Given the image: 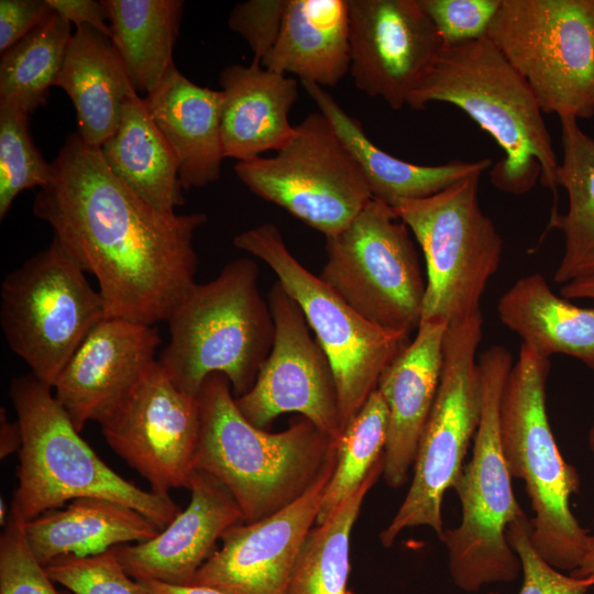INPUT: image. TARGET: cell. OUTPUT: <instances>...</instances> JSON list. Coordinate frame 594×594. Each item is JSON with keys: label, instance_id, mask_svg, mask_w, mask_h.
<instances>
[{"label": "cell", "instance_id": "cell-49", "mask_svg": "<svg viewBox=\"0 0 594 594\" xmlns=\"http://www.w3.org/2000/svg\"><path fill=\"white\" fill-rule=\"evenodd\" d=\"M487 594H501L498 592H488Z\"/></svg>", "mask_w": 594, "mask_h": 594}, {"label": "cell", "instance_id": "cell-18", "mask_svg": "<svg viewBox=\"0 0 594 594\" xmlns=\"http://www.w3.org/2000/svg\"><path fill=\"white\" fill-rule=\"evenodd\" d=\"M350 73L392 109L408 105L439 55L441 40L418 0H348Z\"/></svg>", "mask_w": 594, "mask_h": 594}, {"label": "cell", "instance_id": "cell-38", "mask_svg": "<svg viewBox=\"0 0 594 594\" xmlns=\"http://www.w3.org/2000/svg\"><path fill=\"white\" fill-rule=\"evenodd\" d=\"M531 532L526 514L506 530L508 543L521 564L522 585L518 594H587L594 581L564 574L548 563L535 549Z\"/></svg>", "mask_w": 594, "mask_h": 594}, {"label": "cell", "instance_id": "cell-27", "mask_svg": "<svg viewBox=\"0 0 594 594\" xmlns=\"http://www.w3.org/2000/svg\"><path fill=\"white\" fill-rule=\"evenodd\" d=\"M161 530L138 510L100 497H79L25 521L29 546L43 566L64 556H92L146 541Z\"/></svg>", "mask_w": 594, "mask_h": 594}, {"label": "cell", "instance_id": "cell-24", "mask_svg": "<svg viewBox=\"0 0 594 594\" xmlns=\"http://www.w3.org/2000/svg\"><path fill=\"white\" fill-rule=\"evenodd\" d=\"M301 85L356 161L372 197L389 206L400 200L429 197L492 167L490 158L457 160L440 165H421L397 158L373 143L361 122L323 87L314 82Z\"/></svg>", "mask_w": 594, "mask_h": 594}, {"label": "cell", "instance_id": "cell-3", "mask_svg": "<svg viewBox=\"0 0 594 594\" xmlns=\"http://www.w3.org/2000/svg\"><path fill=\"white\" fill-rule=\"evenodd\" d=\"M197 398L194 469L229 491L244 522L266 518L300 497L336 451V441L306 418L274 433L252 425L222 374L209 375Z\"/></svg>", "mask_w": 594, "mask_h": 594}, {"label": "cell", "instance_id": "cell-44", "mask_svg": "<svg viewBox=\"0 0 594 594\" xmlns=\"http://www.w3.org/2000/svg\"><path fill=\"white\" fill-rule=\"evenodd\" d=\"M22 446V433L19 421L12 422L7 416L6 409L0 411V457L7 458Z\"/></svg>", "mask_w": 594, "mask_h": 594}, {"label": "cell", "instance_id": "cell-28", "mask_svg": "<svg viewBox=\"0 0 594 594\" xmlns=\"http://www.w3.org/2000/svg\"><path fill=\"white\" fill-rule=\"evenodd\" d=\"M497 314L536 353L565 354L594 370V308L559 297L541 274L518 278L499 297Z\"/></svg>", "mask_w": 594, "mask_h": 594}, {"label": "cell", "instance_id": "cell-13", "mask_svg": "<svg viewBox=\"0 0 594 594\" xmlns=\"http://www.w3.org/2000/svg\"><path fill=\"white\" fill-rule=\"evenodd\" d=\"M320 278L373 324L409 334L422 314L426 282L408 227L372 198L339 233L326 238Z\"/></svg>", "mask_w": 594, "mask_h": 594}, {"label": "cell", "instance_id": "cell-6", "mask_svg": "<svg viewBox=\"0 0 594 594\" xmlns=\"http://www.w3.org/2000/svg\"><path fill=\"white\" fill-rule=\"evenodd\" d=\"M551 363L521 344L504 384L499 404L503 455L512 477L524 481L535 514L531 541L552 566L569 573L578 568L588 530L571 509L581 479L557 444L547 411Z\"/></svg>", "mask_w": 594, "mask_h": 594}, {"label": "cell", "instance_id": "cell-7", "mask_svg": "<svg viewBox=\"0 0 594 594\" xmlns=\"http://www.w3.org/2000/svg\"><path fill=\"white\" fill-rule=\"evenodd\" d=\"M477 363L482 382L480 424L472 457L452 488L460 499L461 521L446 529L441 540L451 579L468 593L517 579L521 564L506 530L525 515L514 495L499 435V404L513 355L503 345H492Z\"/></svg>", "mask_w": 594, "mask_h": 594}, {"label": "cell", "instance_id": "cell-8", "mask_svg": "<svg viewBox=\"0 0 594 594\" xmlns=\"http://www.w3.org/2000/svg\"><path fill=\"white\" fill-rule=\"evenodd\" d=\"M483 337L482 311L448 324L437 396L422 430L409 490L380 539L385 548L418 526L442 540V501L462 473L482 411V382L476 351Z\"/></svg>", "mask_w": 594, "mask_h": 594}, {"label": "cell", "instance_id": "cell-34", "mask_svg": "<svg viewBox=\"0 0 594 594\" xmlns=\"http://www.w3.org/2000/svg\"><path fill=\"white\" fill-rule=\"evenodd\" d=\"M387 428L388 409L376 389L334 440L337 461L316 524L326 520L383 459Z\"/></svg>", "mask_w": 594, "mask_h": 594}, {"label": "cell", "instance_id": "cell-23", "mask_svg": "<svg viewBox=\"0 0 594 594\" xmlns=\"http://www.w3.org/2000/svg\"><path fill=\"white\" fill-rule=\"evenodd\" d=\"M223 103L221 140L224 157L248 161L277 152L295 135L288 119L298 98V82L252 61L220 74Z\"/></svg>", "mask_w": 594, "mask_h": 594}, {"label": "cell", "instance_id": "cell-48", "mask_svg": "<svg viewBox=\"0 0 594 594\" xmlns=\"http://www.w3.org/2000/svg\"><path fill=\"white\" fill-rule=\"evenodd\" d=\"M587 442H588L590 451L594 455V422L588 430Z\"/></svg>", "mask_w": 594, "mask_h": 594}, {"label": "cell", "instance_id": "cell-10", "mask_svg": "<svg viewBox=\"0 0 594 594\" xmlns=\"http://www.w3.org/2000/svg\"><path fill=\"white\" fill-rule=\"evenodd\" d=\"M85 274L53 238L1 284L6 340L31 373L51 387L89 331L107 317L99 292Z\"/></svg>", "mask_w": 594, "mask_h": 594}, {"label": "cell", "instance_id": "cell-20", "mask_svg": "<svg viewBox=\"0 0 594 594\" xmlns=\"http://www.w3.org/2000/svg\"><path fill=\"white\" fill-rule=\"evenodd\" d=\"M187 488L188 506L157 536L116 547L133 579L189 584L223 534L244 521L233 496L211 475L194 471Z\"/></svg>", "mask_w": 594, "mask_h": 594}, {"label": "cell", "instance_id": "cell-33", "mask_svg": "<svg viewBox=\"0 0 594 594\" xmlns=\"http://www.w3.org/2000/svg\"><path fill=\"white\" fill-rule=\"evenodd\" d=\"M72 23L52 11L36 28L1 53L0 107L28 114L46 105L72 38Z\"/></svg>", "mask_w": 594, "mask_h": 594}, {"label": "cell", "instance_id": "cell-42", "mask_svg": "<svg viewBox=\"0 0 594 594\" xmlns=\"http://www.w3.org/2000/svg\"><path fill=\"white\" fill-rule=\"evenodd\" d=\"M52 10L76 28L89 25L110 37L111 32L101 1L96 0H47Z\"/></svg>", "mask_w": 594, "mask_h": 594}, {"label": "cell", "instance_id": "cell-41", "mask_svg": "<svg viewBox=\"0 0 594 594\" xmlns=\"http://www.w3.org/2000/svg\"><path fill=\"white\" fill-rule=\"evenodd\" d=\"M52 11L47 0H1L0 52L25 36Z\"/></svg>", "mask_w": 594, "mask_h": 594}, {"label": "cell", "instance_id": "cell-15", "mask_svg": "<svg viewBox=\"0 0 594 594\" xmlns=\"http://www.w3.org/2000/svg\"><path fill=\"white\" fill-rule=\"evenodd\" d=\"M98 424L107 443L152 492L188 487L200 432L199 403L174 384L157 360Z\"/></svg>", "mask_w": 594, "mask_h": 594}, {"label": "cell", "instance_id": "cell-45", "mask_svg": "<svg viewBox=\"0 0 594 594\" xmlns=\"http://www.w3.org/2000/svg\"><path fill=\"white\" fill-rule=\"evenodd\" d=\"M560 295L565 299H594V278L578 279L563 284Z\"/></svg>", "mask_w": 594, "mask_h": 594}, {"label": "cell", "instance_id": "cell-29", "mask_svg": "<svg viewBox=\"0 0 594 594\" xmlns=\"http://www.w3.org/2000/svg\"><path fill=\"white\" fill-rule=\"evenodd\" d=\"M100 151L111 172L154 208L173 213L184 205L177 158L136 91Z\"/></svg>", "mask_w": 594, "mask_h": 594}, {"label": "cell", "instance_id": "cell-19", "mask_svg": "<svg viewBox=\"0 0 594 594\" xmlns=\"http://www.w3.org/2000/svg\"><path fill=\"white\" fill-rule=\"evenodd\" d=\"M154 326L106 317L86 336L53 385L56 400L80 432L99 422L156 361Z\"/></svg>", "mask_w": 594, "mask_h": 594}, {"label": "cell", "instance_id": "cell-5", "mask_svg": "<svg viewBox=\"0 0 594 594\" xmlns=\"http://www.w3.org/2000/svg\"><path fill=\"white\" fill-rule=\"evenodd\" d=\"M10 398L22 433L12 504L26 521L79 497L125 505L160 529L180 513L168 494L144 491L109 468L79 436L53 387L32 373L12 380Z\"/></svg>", "mask_w": 594, "mask_h": 594}, {"label": "cell", "instance_id": "cell-31", "mask_svg": "<svg viewBox=\"0 0 594 594\" xmlns=\"http://www.w3.org/2000/svg\"><path fill=\"white\" fill-rule=\"evenodd\" d=\"M110 38L135 91L148 95L174 65L183 0H101Z\"/></svg>", "mask_w": 594, "mask_h": 594}, {"label": "cell", "instance_id": "cell-47", "mask_svg": "<svg viewBox=\"0 0 594 594\" xmlns=\"http://www.w3.org/2000/svg\"><path fill=\"white\" fill-rule=\"evenodd\" d=\"M10 510L8 513L7 505L3 499L0 501V522L4 527L8 522Z\"/></svg>", "mask_w": 594, "mask_h": 594}, {"label": "cell", "instance_id": "cell-16", "mask_svg": "<svg viewBox=\"0 0 594 594\" xmlns=\"http://www.w3.org/2000/svg\"><path fill=\"white\" fill-rule=\"evenodd\" d=\"M275 334L255 383L235 398L242 415L264 429L286 413H298L337 440L343 422L334 373L327 354L309 332L298 304L277 280L268 293Z\"/></svg>", "mask_w": 594, "mask_h": 594}, {"label": "cell", "instance_id": "cell-40", "mask_svg": "<svg viewBox=\"0 0 594 594\" xmlns=\"http://www.w3.org/2000/svg\"><path fill=\"white\" fill-rule=\"evenodd\" d=\"M286 6L287 0H249L232 9L228 25L246 41L253 52V62L262 65L274 46Z\"/></svg>", "mask_w": 594, "mask_h": 594}, {"label": "cell", "instance_id": "cell-11", "mask_svg": "<svg viewBox=\"0 0 594 594\" xmlns=\"http://www.w3.org/2000/svg\"><path fill=\"white\" fill-rule=\"evenodd\" d=\"M233 244L266 263L302 310L333 370L344 428L409 344V334L382 329L363 318L299 263L275 224L245 230L233 238Z\"/></svg>", "mask_w": 594, "mask_h": 594}, {"label": "cell", "instance_id": "cell-36", "mask_svg": "<svg viewBox=\"0 0 594 594\" xmlns=\"http://www.w3.org/2000/svg\"><path fill=\"white\" fill-rule=\"evenodd\" d=\"M44 568L53 582L74 594H151L125 571L116 547L92 556H64Z\"/></svg>", "mask_w": 594, "mask_h": 594}, {"label": "cell", "instance_id": "cell-21", "mask_svg": "<svg viewBox=\"0 0 594 594\" xmlns=\"http://www.w3.org/2000/svg\"><path fill=\"white\" fill-rule=\"evenodd\" d=\"M447 328L441 318L421 320L414 339L378 381L388 409L382 475L389 487L403 486L414 466L440 384Z\"/></svg>", "mask_w": 594, "mask_h": 594}, {"label": "cell", "instance_id": "cell-2", "mask_svg": "<svg viewBox=\"0 0 594 594\" xmlns=\"http://www.w3.org/2000/svg\"><path fill=\"white\" fill-rule=\"evenodd\" d=\"M431 102L458 107L495 140L503 152L490 168L495 188L524 195L540 180L557 200L560 162L543 112L527 81L487 36L441 48L407 106L422 110Z\"/></svg>", "mask_w": 594, "mask_h": 594}, {"label": "cell", "instance_id": "cell-46", "mask_svg": "<svg viewBox=\"0 0 594 594\" xmlns=\"http://www.w3.org/2000/svg\"><path fill=\"white\" fill-rule=\"evenodd\" d=\"M569 574L575 578L591 579L594 581V534L588 536L585 551L578 568Z\"/></svg>", "mask_w": 594, "mask_h": 594}, {"label": "cell", "instance_id": "cell-22", "mask_svg": "<svg viewBox=\"0 0 594 594\" xmlns=\"http://www.w3.org/2000/svg\"><path fill=\"white\" fill-rule=\"evenodd\" d=\"M152 120L178 162L182 188H201L220 178L223 154V94L185 77L175 66L143 98Z\"/></svg>", "mask_w": 594, "mask_h": 594}, {"label": "cell", "instance_id": "cell-26", "mask_svg": "<svg viewBox=\"0 0 594 594\" xmlns=\"http://www.w3.org/2000/svg\"><path fill=\"white\" fill-rule=\"evenodd\" d=\"M55 86L73 101L78 134L99 148L116 133L135 91L111 38L89 25L72 35Z\"/></svg>", "mask_w": 594, "mask_h": 594}, {"label": "cell", "instance_id": "cell-1", "mask_svg": "<svg viewBox=\"0 0 594 594\" xmlns=\"http://www.w3.org/2000/svg\"><path fill=\"white\" fill-rule=\"evenodd\" d=\"M51 165L33 213L95 276L106 316L150 326L167 321L197 284L194 237L207 215L154 208L78 132L66 138Z\"/></svg>", "mask_w": 594, "mask_h": 594}, {"label": "cell", "instance_id": "cell-30", "mask_svg": "<svg viewBox=\"0 0 594 594\" xmlns=\"http://www.w3.org/2000/svg\"><path fill=\"white\" fill-rule=\"evenodd\" d=\"M562 162L558 185L568 197V209L550 216L548 229L564 238V252L553 279L566 284L594 278V139L572 117L560 118Z\"/></svg>", "mask_w": 594, "mask_h": 594}, {"label": "cell", "instance_id": "cell-14", "mask_svg": "<svg viewBox=\"0 0 594 594\" xmlns=\"http://www.w3.org/2000/svg\"><path fill=\"white\" fill-rule=\"evenodd\" d=\"M239 179L326 238L342 231L373 198L356 161L321 112L308 114L274 156L234 164Z\"/></svg>", "mask_w": 594, "mask_h": 594}, {"label": "cell", "instance_id": "cell-4", "mask_svg": "<svg viewBox=\"0 0 594 594\" xmlns=\"http://www.w3.org/2000/svg\"><path fill=\"white\" fill-rule=\"evenodd\" d=\"M257 277L254 260H233L169 316V341L157 361L180 391L197 397L211 374L224 375L235 398L252 388L275 334Z\"/></svg>", "mask_w": 594, "mask_h": 594}, {"label": "cell", "instance_id": "cell-9", "mask_svg": "<svg viewBox=\"0 0 594 594\" xmlns=\"http://www.w3.org/2000/svg\"><path fill=\"white\" fill-rule=\"evenodd\" d=\"M481 175L425 198L391 207L419 243L427 280L421 320L448 324L481 311V298L499 267L503 238L479 202Z\"/></svg>", "mask_w": 594, "mask_h": 594}, {"label": "cell", "instance_id": "cell-17", "mask_svg": "<svg viewBox=\"0 0 594 594\" xmlns=\"http://www.w3.org/2000/svg\"><path fill=\"white\" fill-rule=\"evenodd\" d=\"M336 451L317 481L296 501L266 518L237 524L190 583L227 594H288L293 572L309 531L316 525Z\"/></svg>", "mask_w": 594, "mask_h": 594}, {"label": "cell", "instance_id": "cell-12", "mask_svg": "<svg viewBox=\"0 0 594 594\" xmlns=\"http://www.w3.org/2000/svg\"><path fill=\"white\" fill-rule=\"evenodd\" d=\"M487 37L542 112L594 116V0H502Z\"/></svg>", "mask_w": 594, "mask_h": 594}, {"label": "cell", "instance_id": "cell-25", "mask_svg": "<svg viewBox=\"0 0 594 594\" xmlns=\"http://www.w3.org/2000/svg\"><path fill=\"white\" fill-rule=\"evenodd\" d=\"M350 64L348 0H287L278 37L262 66L332 87Z\"/></svg>", "mask_w": 594, "mask_h": 594}, {"label": "cell", "instance_id": "cell-43", "mask_svg": "<svg viewBox=\"0 0 594 594\" xmlns=\"http://www.w3.org/2000/svg\"><path fill=\"white\" fill-rule=\"evenodd\" d=\"M151 594H227L218 588L201 584H174L156 580H138Z\"/></svg>", "mask_w": 594, "mask_h": 594}, {"label": "cell", "instance_id": "cell-32", "mask_svg": "<svg viewBox=\"0 0 594 594\" xmlns=\"http://www.w3.org/2000/svg\"><path fill=\"white\" fill-rule=\"evenodd\" d=\"M383 473V459L364 482L309 531L288 594H349L350 538L363 501Z\"/></svg>", "mask_w": 594, "mask_h": 594}, {"label": "cell", "instance_id": "cell-39", "mask_svg": "<svg viewBox=\"0 0 594 594\" xmlns=\"http://www.w3.org/2000/svg\"><path fill=\"white\" fill-rule=\"evenodd\" d=\"M442 46L486 37L502 0H418Z\"/></svg>", "mask_w": 594, "mask_h": 594}, {"label": "cell", "instance_id": "cell-35", "mask_svg": "<svg viewBox=\"0 0 594 594\" xmlns=\"http://www.w3.org/2000/svg\"><path fill=\"white\" fill-rule=\"evenodd\" d=\"M26 112L0 107V219L16 196L33 187H45L52 178L47 163L33 142Z\"/></svg>", "mask_w": 594, "mask_h": 594}, {"label": "cell", "instance_id": "cell-37", "mask_svg": "<svg viewBox=\"0 0 594 594\" xmlns=\"http://www.w3.org/2000/svg\"><path fill=\"white\" fill-rule=\"evenodd\" d=\"M25 521L11 503L0 537V594H59L29 546Z\"/></svg>", "mask_w": 594, "mask_h": 594}]
</instances>
